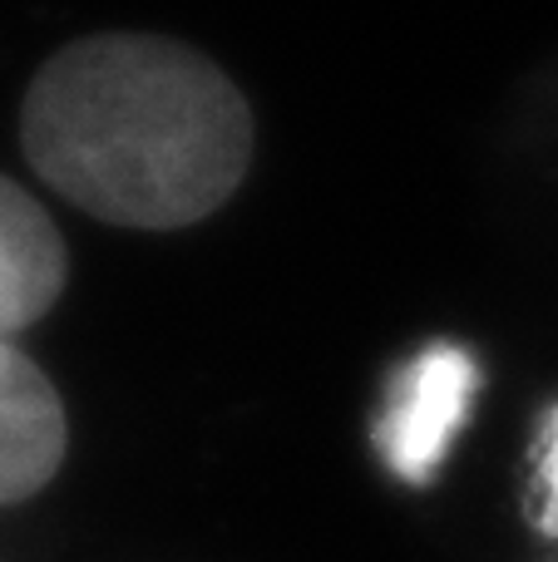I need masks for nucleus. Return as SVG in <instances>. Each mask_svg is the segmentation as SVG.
Returning a JSON list of instances; mask_svg holds the SVG:
<instances>
[{"label":"nucleus","instance_id":"2","mask_svg":"<svg viewBox=\"0 0 558 562\" xmlns=\"http://www.w3.org/2000/svg\"><path fill=\"white\" fill-rule=\"evenodd\" d=\"M475 390H480V366H475L470 350L460 346L421 350L395 375L381 429H376L386 464L401 479H411V484L435 479L445 449H450V439L460 435L465 415H470Z\"/></svg>","mask_w":558,"mask_h":562},{"label":"nucleus","instance_id":"1","mask_svg":"<svg viewBox=\"0 0 558 562\" xmlns=\"http://www.w3.org/2000/svg\"><path fill=\"white\" fill-rule=\"evenodd\" d=\"M20 144L75 207L114 227L174 233L237 193L253 164V109L193 45L89 35L30 79Z\"/></svg>","mask_w":558,"mask_h":562},{"label":"nucleus","instance_id":"3","mask_svg":"<svg viewBox=\"0 0 558 562\" xmlns=\"http://www.w3.org/2000/svg\"><path fill=\"white\" fill-rule=\"evenodd\" d=\"M65 459V409L35 360L0 340V504H20Z\"/></svg>","mask_w":558,"mask_h":562},{"label":"nucleus","instance_id":"5","mask_svg":"<svg viewBox=\"0 0 558 562\" xmlns=\"http://www.w3.org/2000/svg\"><path fill=\"white\" fill-rule=\"evenodd\" d=\"M534 528L558 538V405L544 415L534 439Z\"/></svg>","mask_w":558,"mask_h":562},{"label":"nucleus","instance_id":"4","mask_svg":"<svg viewBox=\"0 0 558 562\" xmlns=\"http://www.w3.org/2000/svg\"><path fill=\"white\" fill-rule=\"evenodd\" d=\"M65 243L49 213L0 178V336L40 321L65 286Z\"/></svg>","mask_w":558,"mask_h":562}]
</instances>
